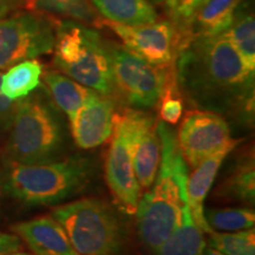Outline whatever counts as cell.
I'll use <instances>...</instances> for the list:
<instances>
[{
	"label": "cell",
	"mask_w": 255,
	"mask_h": 255,
	"mask_svg": "<svg viewBox=\"0 0 255 255\" xmlns=\"http://www.w3.org/2000/svg\"><path fill=\"white\" fill-rule=\"evenodd\" d=\"M177 88L196 107L241 120L253 117L254 71L225 34L190 37L175 59Z\"/></svg>",
	"instance_id": "cell-1"
},
{
	"label": "cell",
	"mask_w": 255,
	"mask_h": 255,
	"mask_svg": "<svg viewBox=\"0 0 255 255\" xmlns=\"http://www.w3.org/2000/svg\"><path fill=\"white\" fill-rule=\"evenodd\" d=\"M161 141V162L156 183L139 200L137 228L143 244L155 252L175 231L188 203L187 164L177 145L176 136L164 123H157Z\"/></svg>",
	"instance_id": "cell-2"
},
{
	"label": "cell",
	"mask_w": 255,
	"mask_h": 255,
	"mask_svg": "<svg viewBox=\"0 0 255 255\" xmlns=\"http://www.w3.org/2000/svg\"><path fill=\"white\" fill-rule=\"evenodd\" d=\"M90 161L69 157L60 161L20 163L13 162L5 174L9 195L30 206H51L69 199L90 182Z\"/></svg>",
	"instance_id": "cell-3"
},
{
	"label": "cell",
	"mask_w": 255,
	"mask_h": 255,
	"mask_svg": "<svg viewBox=\"0 0 255 255\" xmlns=\"http://www.w3.org/2000/svg\"><path fill=\"white\" fill-rule=\"evenodd\" d=\"M55 64L64 75L97 94L113 97L110 58L97 31L75 20L55 28Z\"/></svg>",
	"instance_id": "cell-4"
},
{
	"label": "cell",
	"mask_w": 255,
	"mask_h": 255,
	"mask_svg": "<svg viewBox=\"0 0 255 255\" xmlns=\"http://www.w3.org/2000/svg\"><path fill=\"white\" fill-rule=\"evenodd\" d=\"M8 130L7 150L14 162L52 161L64 144L62 121L40 95L17 101Z\"/></svg>",
	"instance_id": "cell-5"
},
{
	"label": "cell",
	"mask_w": 255,
	"mask_h": 255,
	"mask_svg": "<svg viewBox=\"0 0 255 255\" xmlns=\"http://www.w3.org/2000/svg\"><path fill=\"white\" fill-rule=\"evenodd\" d=\"M79 255H122L126 233L116 213L98 199H82L52 212Z\"/></svg>",
	"instance_id": "cell-6"
},
{
	"label": "cell",
	"mask_w": 255,
	"mask_h": 255,
	"mask_svg": "<svg viewBox=\"0 0 255 255\" xmlns=\"http://www.w3.org/2000/svg\"><path fill=\"white\" fill-rule=\"evenodd\" d=\"M105 46L110 58L114 95L137 110L156 107L175 73V65L156 66L123 45L105 41Z\"/></svg>",
	"instance_id": "cell-7"
},
{
	"label": "cell",
	"mask_w": 255,
	"mask_h": 255,
	"mask_svg": "<svg viewBox=\"0 0 255 255\" xmlns=\"http://www.w3.org/2000/svg\"><path fill=\"white\" fill-rule=\"evenodd\" d=\"M55 28L49 18L23 12L0 20V70L47 55L55 45Z\"/></svg>",
	"instance_id": "cell-8"
},
{
	"label": "cell",
	"mask_w": 255,
	"mask_h": 255,
	"mask_svg": "<svg viewBox=\"0 0 255 255\" xmlns=\"http://www.w3.org/2000/svg\"><path fill=\"white\" fill-rule=\"evenodd\" d=\"M105 180L119 208L129 215L136 214L141 187L133 170L131 124L128 109L115 115L111 144L105 159Z\"/></svg>",
	"instance_id": "cell-9"
},
{
	"label": "cell",
	"mask_w": 255,
	"mask_h": 255,
	"mask_svg": "<svg viewBox=\"0 0 255 255\" xmlns=\"http://www.w3.org/2000/svg\"><path fill=\"white\" fill-rule=\"evenodd\" d=\"M122 40L123 46L152 65L167 68L175 59L183 44L180 31L171 20L154 21L142 25H123L103 20Z\"/></svg>",
	"instance_id": "cell-10"
},
{
	"label": "cell",
	"mask_w": 255,
	"mask_h": 255,
	"mask_svg": "<svg viewBox=\"0 0 255 255\" xmlns=\"http://www.w3.org/2000/svg\"><path fill=\"white\" fill-rule=\"evenodd\" d=\"M232 138L231 128L225 117L208 110L189 111L176 137L184 162L193 169Z\"/></svg>",
	"instance_id": "cell-11"
},
{
	"label": "cell",
	"mask_w": 255,
	"mask_h": 255,
	"mask_svg": "<svg viewBox=\"0 0 255 255\" xmlns=\"http://www.w3.org/2000/svg\"><path fill=\"white\" fill-rule=\"evenodd\" d=\"M131 124V156L133 170L141 189H149L155 182L161 162V141L157 122L150 115L128 109Z\"/></svg>",
	"instance_id": "cell-12"
},
{
	"label": "cell",
	"mask_w": 255,
	"mask_h": 255,
	"mask_svg": "<svg viewBox=\"0 0 255 255\" xmlns=\"http://www.w3.org/2000/svg\"><path fill=\"white\" fill-rule=\"evenodd\" d=\"M115 102L111 97L92 92L71 123L72 137L79 148L94 149L108 141L115 127Z\"/></svg>",
	"instance_id": "cell-13"
},
{
	"label": "cell",
	"mask_w": 255,
	"mask_h": 255,
	"mask_svg": "<svg viewBox=\"0 0 255 255\" xmlns=\"http://www.w3.org/2000/svg\"><path fill=\"white\" fill-rule=\"evenodd\" d=\"M240 138H232L220 150L207 157L196 168H194L195 171L191 174L190 177H188L187 196L191 218H193L194 222L202 229L203 233H207V234H209L213 231L209 228L208 223L205 219L203 202H205L207 195L209 194L210 188L214 183L216 175H218L223 161L240 144Z\"/></svg>",
	"instance_id": "cell-14"
},
{
	"label": "cell",
	"mask_w": 255,
	"mask_h": 255,
	"mask_svg": "<svg viewBox=\"0 0 255 255\" xmlns=\"http://www.w3.org/2000/svg\"><path fill=\"white\" fill-rule=\"evenodd\" d=\"M12 231L34 255H79L73 250L64 228L52 216H40L15 223Z\"/></svg>",
	"instance_id": "cell-15"
},
{
	"label": "cell",
	"mask_w": 255,
	"mask_h": 255,
	"mask_svg": "<svg viewBox=\"0 0 255 255\" xmlns=\"http://www.w3.org/2000/svg\"><path fill=\"white\" fill-rule=\"evenodd\" d=\"M244 0H207L191 21L189 37H214L225 33L237 17Z\"/></svg>",
	"instance_id": "cell-16"
},
{
	"label": "cell",
	"mask_w": 255,
	"mask_h": 255,
	"mask_svg": "<svg viewBox=\"0 0 255 255\" xmlns=\"http://www.w3.org/2000/svg\"><path fill=\"white\" fill-rule=\"evenodd\" d=\"M215 199L221 202L253 205L255 197V171L253 155L242 157L228 176L218 187Z\"/></svg>",
	"instance_id": "cell-17"
},
{
	"label": "cell",
	"mask_w": 255,
	"mask_h": 255,
	"mask_svg": "<svg viewBox=\"0 0 255 255\" xmlns=\"http://www.w3.org/2000/svg\"><path fill=\"white\" fill-rule=\"evenodd\" d=\"M206 245L205 233L194 222L189 203H186L178 226L154 253L156 255H201Z\"/></svg>",
	"instance_id": "cell-18"
},
{
	"label": "cell",
	"mask_w": 255,
	"mask_h": 255,
	"mask_svg": "<svg viewBox=\"0 0 255 255\" xmlns=\"http://www.w3.org/2000/svg\"><path fill=\"white\" fill-rule=\"evenodd\" d=\"M105 20L123 25H142L157 20L154 6L148 0H91Z\"/></svg>",
	"instance_id": "cell-19"
},
{
	"label": "cell",
	"mask_w": 255,
	"mask_h": 255,
	"mask_svg": "<svg viewBox=\"0 0 255 255\" xmlns=\"http://www.w3.org/2000/svg\"><path fill=\"white\" fill-rule=\"evenodd\" d=\"M44 81L55 104L68 116L69 121L75 117L89 96L95 92L59 72H47Z\"/></svg>",
	"instance_id": "cell-20"
},
{
	"label": "cell",
	"mask_w": 255,
	"mask_h": 255,
	"mask_svg": "<svg viewBox=\"0 0 255 255\" xmlns=\"http://www.w3.org/2000/svg\"><path fill=\"white\" fill-rule=\"evenodd\" d=\"M41 75L43 65L38 60H24L8 68L1 76L0 90L8 100H23L39 87Z\"/></svg>",
	"instance_id": "cell-21"
},
{
	"label": "cell",
	"mask_w": 255,
	"mask_h": 255,
	"mask_svg": "<svg viewBox=\"0 0 255 255\" xmlns=\"http://www.w3.org/2000/svg\"><path fill=\"white\" fill-rule=\"evenodd\" d=\"M247 68L255 71V19L251 11L239 9L231 27L225 32Z\"/></svg>",
	"instance_id": "cell-22"
},
{
	"label": "cell",
	"mask_w": 255,
	"mask_h": 255,
	"mask_svg": "<svg viewBox=\"0 0 255 255\" xmlns=\"http://www.w3.org/2000/svg\"><path fill=\"white\" fill-rule=\"evenodd\" d=\"M205 219L214 232H239L255 225V213L246 207H226L205 210Z\"/></svg>",
	"instance_id": "cell-23"
},
{
	"label": "cell",
	"mask_w": 255,
	"mask_h": 255,
	"mask_svg": "<svg viewBox=\"0 0 255 255\" xmlns=\"http://www.w3.org/2000/svg\"><path fill=\"white\" fill-rule=\"evenodd\" d=\"M210 247L225 255H255V232L253 228L239 232H210Z\"/></svg>",
	"instance_id": "cell-24"
},
{
	"label": "cell",
	"mask_w": 255,
	"mask_h": 255,
	"mask_svg": "<svg viewBox=\"0 0 255 255\" xmlns=\"http://www.w3.org/2000/svg\"><path fill=\"white\" fill-rule=\"evenodd\" d=\"M33 2L44 11L100 26L101 19L88 0H33Z\"/></svg>",
	"instance_id": "cell-25"
},
{
	"label": "cell",
	"mask_w": 255,
	"mask_h": 255,
	"mask_svg": "<svg viewBox=\"0 0 255 255\" xmlns=\"http://www.w3.org/2000/svg\"><path fill=\"white\" fill-rule=\"evenodd\" d=\"M207 0H181L177 8L175 9L174 14L171 15V21L180 31L184 40L189 38L188 31H189L191 21H193L201 6Z\"/></svg>",
	"instance_id": "cell-26"
},
{
	"label": "cell",
	"mask_w": 255,
	"mask_h": 255,
	"mask_svg": "<svg viewBox=\"0 0 255 255\" xmlns=\"http://www.w3.org/2000/svg\"><path fill=\"white\" fill-rule=\"evenodd\" d=\"M1 76L2 73L0 72V84H1ZM15 105H17V101L8 100L0 90V131L8 129L12 117H13Z\"/></svg>",
	"instance_id": "cell-27"
},
{
	"label": "cell",
	"mask_w": 255,
	"mask_h": 255,
	"mask_svg": "<svg viewBox=\"0 0 255 255\" xmlns=\"http://www.w3.org/2000/svg\"><path fill=\"white\" fill-rule=\"evenodd\" d=\"M20 246V239L17 235L0 233V255H9L19 251Z\"/></svg>",
	"instance_id": "cell-28"
},
{
	"label": "cell",
	"mask_w": 255,
	"mask_h": 255,
	"mask_svg": "<svg viewBox=\"0 0 255 255\" xmlns=\"http://www.w3.org/2000/svg\"><path fill=\"white\" fill-rule=\"evenodd\" d=\"M180 1H181V0H163L165 8H167V12L169 13V15H170V17L174 14L175 9L177 8V6H178V4H180Z\"/></svg>",
	"instance_id": "cell-29"
},
{
	"label": "cell",
	"mask_w": 255,
	"mask_h": 255,
	"mask_svg": "<svg viewBox=\"0 0 255 255\" xmlns=\"http://www.w3.org/2000/svg\"><path fill=\"white\" fill-rule=\"evenodd\" d=\"M11 5L12 4L8 0H0V20L8 14L9 9H11Z\"/></svg>",
	"instance_id": "cell-30"
},
{
	"label": "cell",
	"mask_w": 255,
	"mask_h": 255,
	"mask_svg": "<svg viewBox=\"0 0 255 255\" xmlns=\"http://www.w3.org/2000/svg\"><path fill=\"white\" fill-rule=\"evenodd\" d=\"M9 2H18V4L26 6V7H34V2L33 0H8Z\"/></svg>",
	"instance_id": "cell-31"
},
{
	"label": "cell",
	"mask_w": 255,
	"mask_h": 255,
	"mask_svg": "<svg viewBox=\"0 0 255 255\" xmlns=\"http://www.w3.org/2000/svg\"><path fill=\"white\" fill-rule=\"evenodd\" d=\"M201 255H225V254L220 253L219 251L214 250V248L208 247V248H205V250H203V252L201 253Z\"/></svg>",
	"instance_id": "cell-32"
},
{
	"label": "cell",
	"mask_w": 255,
	"mask_h": 255,
	"mask_svg": "<svg viewBox=\"0 0 255 255\" xmlns=\"http://www.w3.org/2000/svg\"><path fill=\"white\" fill-rule=\"evenodd\" d=\"M9 255H31V254L24 253V252H19V251H17V252H13V253H11Z\"/></svg>",
	"instance_id": "cell-33"
},
{
	"label": "cell",
	"mask_w": 255,
	"mask_h": 255,
	"mask_svg": "<svg viewBox=\"0 0 255 255\" xmlns=\"http://www.w3.org/2000/svg\"><path fill=\"white\" fill-rule=\"evenodd\" d=\"M148 1L156 2V4H161V2H163V0H148Z\"/></svg>",
	"instance_id": "cell-34"
}]
</instances>
